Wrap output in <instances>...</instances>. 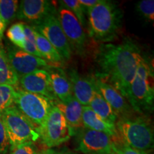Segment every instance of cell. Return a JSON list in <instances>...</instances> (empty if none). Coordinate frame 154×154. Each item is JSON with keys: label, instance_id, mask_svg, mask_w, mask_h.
Here are the masks:
<instances>
[{"label": "cell", "instance_id": "cell-1", "mask_svg": "<svg viewBox=\"0 0 154 154\" xmlns=\"http://www.w3.org/2000/svg\"><path fill=\"white\" fill-rule=\"evenodd\" d=\"M143 58L139 47L130 38L119 44H102L96 53L95 76L113 86L126 99Z\"/></svg>", "mask_w": 154, "mask_h": 154}, {"label": "cell", "instance_id": "cell-2", "mask_svg": "<svg viewBox=\"0 0 154 154\" xmlns=\"http://www.w3.org/2000/svg\"><path fill=\"white\" fill-rule=\"evenodd\" d=\"M87 14L90 36L95 41L106 43L116 37L123 17L122 11L116 4L101 0L87 10Z\"/></svg>", "mask_w": 154, "mask_h": 154}, {"label": "cell", "instance_id": "cell-3", "mask_svg": "<svg viewBox=\"0 0 154 154\" xmlns=\"http://www.w3.org/2000/svg\"><path fill=\"white\" fill-rule=\"evenodd\" d=\"M153 66L145 58L138 64L126 100L132 110L144 115L152 113L154 106Z\"/></svg>", "mask_w": 154, "mask_h": 154}, {"label": "cell", "instance_id": "cell-4", "mask_svg": "<svg viewBox=\"0 0 154 154\" xmlns=\"http://www.w3.org/2000/svg\"><path fill=\"white\" fill-rule=\"evenodd\" d=\"M146 116L121 117L115 126L123 143L139 151L147 152L153 147V131Z\"/></svg>", "mask_w": 154, "mask_h": 154}, {"label": "cell", "instance_id": "cell-5", "mask_svg": "<svg viewBox=\"0 0 154 154\" xmlns=\"http://www.w3.org/2000/svg\"><path fill=\"white\" fill-rule=\"evenodd\" d=\"M8 136L10 147L25 143H34L40 138L37 127L32 124L15 106L1 115Z\"/></svg>", "mask_w": 154, "mask_h": 154}, {"label": "cell", "instance_id": "cell-6", "mask_svg": "<svg viewBox=\"0 0 154 154\" xmlns=\"http://www.w3.org/2000/svg\"><path fill=\"white\" fill-rule=\"evenodd\" d=\"M54 102L39 94L30 93L22 89L16 90L15 106L37 128L47 119L50 111L54 106Z\"/></svg>", "mask_w": 154, "mask_h": 154}, {"label": "cell", "instance_id": "cell-7", "mask_svg": "<svg viewBox=\"0 0 154 154\" xmlns=\"http://www.w3.org/2000/svg\"><path fill=\"white\" fill-rule=\"evenodd\" d=\"M37 131L43 143L49 149L65 143L73 136L64 116L55 105Z\"/></svg>", "mask_w": 154, "mask_h": 154}, {"label": "cell", "instance_id": "cell-8", "mask_svg": "<svg viewBox=\"0 0 154 154\" xmlns=\"http://www.w3.org/2000/svg\"><path fill=\"white\" fill-rule=\"evenodd\" d=\"M32 26L52 44L63 61L70 59L72 49L58 19L57 10Z\"/></svg>", "mask_w": 154, "mask_h": 154}, {"label": "cell", "instance_id": "cell-9", "mask_svg": "<svg viewBox=\"0 0 154 154\" xmlns=\"http://www.w3.org/2000/svg\"><path fill=\"white\" fill-rule=\"evenodd\" d=\"M77 134V151L84 154H115L114 142L105 133L84 127Z\"/></svg>", "mask_w": 154, "mask_h": 154}, {"label": "cell", "instance_id": "cell-10", "mask_svg": "<svg viewBox=\"0 0 154 154\" xmlns=\"http://www.w3.org/2000/svg\"><path fill=\"white\" fill-rule=\"evenodd\" d=\"M57 14L72 51L73 49L82 54L85 48L86 36L82 24L72 11L60 2Z\"/></svg>", "mask_w": 154, "mask_h": 154}, {"label": "cell", "instance_id": "cell-11", "mask_svg": "<svg viewBox=\"0 0 154 154\" xmlns=\"http://www.w3.org/2000/svg\"><path fill=\"white\" fill-rule=\"evenodd\" d=\"M11 67L19 78L39 69L47 70L51 66L43 59L30 54L19 48L12 47L7 53Z\"/></svg>", "mask_w": 154, "mask_h": 154}, {"label": "cell", "instance_id": "cell-12", "mask_svg": "<svg viewBox=\"0 0 154 154\" xmlns=\"http://www.w3.org/2000/svg\"><path fill=\"white\" fill-rule=\"evenodd\" d=\"M19 83L25 91L39 94L54 101H57L51 88L50 75L47 70L39 69L20 76Z\"/></svg>", "mask_w": 154, "mask_h": 154}, {"label": "cell", "instance_id": "cell-13", "mask_svg": "<svg viewBox=\"0 0 154 154\" xmlns=\"http://www.w3.org/2000/svg\"><path fill=\"white\" fill-rule=\"evenodd\" d=\"M94 79L97 91L112 108L118 119L132 115L134 111L128 101L113 86L96 76Z\"/></svg>", "mask_w": 154, "mask_h": 154}, {"label": "cell", "instance_id": "cell-14", "mask_svg": "<svg viewBox=\"0 0 154 154\" xmlns=\"http://www.w3.org/2000/svg\"><path fill=\"white\" fill-rule=\"evenodd\" d=\"M55 10L51 3L47 0H22L19 4L17 17L34 25Z\"/></svg>", "mask_w": 154, "mask_h": 154}, {"label": "cell", "instance_id": "cell-15", "mask_svg": "<svg viewBox=\"0 0 154 154\" xmlns=\"http://www.w3.org/2000/svg\"><path fill=\"white\" fill-rule=\"evenodd\" d=\"M68 77L74 97L83 106H88L96 90L94 77L83 76L76 70H71Z\"/></svg>", "mask_w": 154, "mask_h": 154}, {"label": "cell", "instance_id": "cell-16", "mask_svg": "<svg viewBox=\"0 0 154 154\" xmlns=\"http://www.w3.org/2000/svg\"><path fill=\"white\" fill-rule=\"evenodd\" d=\"M55 106L64 116L73 136L77 134L84 128L82 121L83 106L75 99L74 96L64 103L57 100L55 101Z\"/></svg>", "mask_w": 154, "mask_h": 154}, {"label": "cell", "instance_id": "cell-17", "mask_svg": "<svg viewBox=\"0 0 154 154\" xmlns=\"http://www.w3.org/2000/svg\"><path fill=\"white\" fill-rule=\"evenodd\" d=\"M47 72L50 75L51 88L58 101L64 103L71 99L73 96L72 84L63 70L51 66Z\"/></svg>", "mask_w": 154, "mask_h": 154}, {"label": "cell", "instance_id": "cell-18", "mask_svg": "<svg viewBox=\"0 0 154 154\" xmlns=\"http://www.w3.org/2000/svg\"><path fill=\"white\" fill-rule=\"evenodd\" d=\"M82 121L84 128L105 133L112 138L114 143L120 140L115 124L103 120L89 106H83Z\"/></svg>", "mask_w": 154, "mask_h": 154}, {"label": "cell", "instance_id": "cell-19", "mask_svg": "<svg viewBox=\"0 0 154 154\" xmlns=\"http://www.w3.org/2000/svg\"><path fill=\"white\" fill-rule=\"evenodd\" d=\"M88 106L91 108V110L99 116L103 120L109 124H115L118 120V117L114 113L112 108L102 97L97 89L96 90L93 98Z\"/></svg>", "mask_w": 154, "mask_h": 154}, {"label": "cell", "instance_id": "cell-20", "mask_svg": "<svg viewBox=\"0 0 154 154\" xmlns=\"http://www.w3.org/2000/svg\"><path fill=\"white\" fill-rule=\"evenodd\" d=\"M34 30V36H35L36 45L38 53L44 60L49 61L51 63H61L63 60L58 51L56 50L52 44L48 40L42 36L41 34L38 33L37 31Z\"/></svg>", "mask_w": 154, "mask_h": 154}, {"label": "cell", "instance_id": "cell-21", "mask_svg": "<svg viewBox=\"0 0 154 154\" xmlns=\"http://www.w3.org/2000/svg\"><path fill=\"white\" fill-rule=\"evenodd\" d=\"M19 84V76L11 67L8 60L7 52L0 49V85L17 86Z\"/></svg>", "mask_w": 154, "mask_h": 154}, {"label": "cell", "instance_id": "cell-22", "mask_svg": "<svg viewBox=\"0 0 154 154\" xmlns=\"http://www.w3.org/2000/svg\"><path fill=\"white\" fill-rule=\"evenodd\" d=\"M19 7L17 0H0V16L8 24L17 16Z\"/></svg>", "mask_w": 154, "mask_h": 154}, {"label": "cell", "instance_id": "cell-23", "mask_svg": "<svg viewBox=\"0 0 154 154\" xmlns=\"http://www.w3.org/2000/svg\"><path fill=\"white\" fill-rule=\"evenodd\" d=\"M16 89L14 86L3 84L0 85V116L2 113L14 103Z\"/></svg>", "mask_w": 154, "mask_h": 154}, {"label": "cell", "instance_id": "cell-24", "mask_svg": "<svg viewBox=\"0 0 154 154\" xmlns=\"http://www.w3.org/2000/svg\"><path fill=\"white\" fill-rule=\"evenodd\" d=\"M7 36L14 45L22 49L25 43L24 23L17 22L11 25L7 30Z\"/></svg>", "mask_w": 154, "mask_h": 154}, {"label": "cell", "instance_id": "cell-25", "mask_svg": "<svg viewBox=\"0 0 154 154\" xmlns=\"http://www.w3.org/2000/svg\"><path fill=\"white\" fill-rule=\"evenodd\" d=\"M24 29L25 34V43L22 50L30 54L36 56V57L42 59L40 54L38 53L37 48H36L34 28L31 25L24 23Z\"/></svg>", "mask_w": 154, "mask_h": 154}, {"label": "cell", "instance_id": "cell-26", "mask_svg": "<svg viewBox=\"0 0 154 154\" xmlns=\"http://www.w3.org/2000/svg\"><path fill=\"white\" fill-rule=\"evenodd\" d=\"M60 2L63 4L75 15L82 26H86V10L79 2V0H63V1H60Z\"/></svg>", "mask_w": 154, "mask_h": 154}, {"label": "cell", "instance_id": "cell-27", "mask_svg": "<svg viewBox=\"0 0 154 154\" xmlns=\"http://www.w3.org/2000/svg\"><path fill=\"white\" fill-rule=\"evenodd\" d=\"M136 10L143 18L153 22L154 20V1L142 0L137 2Z\"/></svg>", "mask_w": 154, "mask_h": 154}, {"label": "cell", "instance_id": "cell-28", "mask_svg": "<svg viewBox=\"0 0 154 154\" xmlns=\"http://www.w3.org/2000/svg\"><path fill=\"white\" fill-rule=\"evenodd\" d=\"M37 149L34 143H25L10 147L9 154H38Z\"/></svg>", "mask_w": 154, "mask_h": 154}, {"label": "cell", "instance_id": "cell-29", "mask_svg": "<svg viewBox=\"0 0 154 154\" xmlns=\"http://www.w3.org/2000/svg\"><path fill=\"white\" fill-rule=\"evenodd\" d=\"M114 153L115 154H149L147 152L139 151L126 145L121 140L114 143Z\"/></svg>", "mask_w": 154, "mask_h": 154}, {"label": "cell", "instance_id": "cell-30", "mask_svg": "<svg viewBox=\"0 0 154 154\" xmlns=\"http://www.w3.org/2000/svg\"><path fill=\"white\" fill-rule=\"evenodd\" d=\"M9 147H10V143H9L7 131L0 116V153H7Z\"/></svg>", "mask_w": 154, "mask_h": 154}, {"label": "cell", "instance_id": "cell-31", "mask_svg": "<svg viewBox=\"0 0 154 154\" xmlns=\"http://www.w3.org/2000/svg\"><path fill=\"white\" fill-rule=\"evenodd\" d=\"M101 0H79V2L86 11L97 5Z\"/></svg>", "mask_w": 154, "mask_h": 154}, {"label": "cell", "instance_id": "cell-32", "mask_svg": "<svg viewBox=\"0 0 154 154\" xmlns=\"http://www.w3.org/2000/svg\"><path fill=\"white\" fill-rule=\"evenodd\" d=\"M6 26H7V24H5V21L3 20V19L0 16V43H1L2 39L3 34L5 31Z\"/></svg>", "mask_w": 154, "mask_h": 154}, {"label": "cell", "instance_id": "cell-33", "mask_svg": "<svg viewBox=\"0 0 154 154\" xmlns=\"http://www.w3.org/2000/svg\"><path fill=\"white\" fill-rule=\"evenodd\" d=\"M38 154H61V153H59V152H58L57 151H56V150L52 149H48L44 150V151L39 152V153Z\"/></svg>", "mask_w": 154, "mask_h": 154}, {"label": "cell", "instance_id": "cell-34", "mask_svg": "<svg viewBox=\"0 0 154 154\" xmlns=\"http://www.w3.org/2000/svg\"><path fill=\"white\" fill-rule=\"evenodd\" d=\"M63 154H72V153H63Z\"/></svg>", "mask_w": 154, "mask_h": 154}, {"label": "cell", "instance_id": "cell-35", "mask_svg": "<svg viewBox=\"0 0 154 154\" xmlns=\"http://www.w3.org/2000/svg\"><path fill=\"white\" fill-rule=\"evenodd\" d=\"M0 154H1V153H0Z\"/></svg>", "mask_w": 154, "mask_h": 154}]
</instances>
